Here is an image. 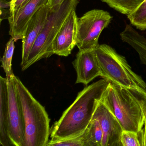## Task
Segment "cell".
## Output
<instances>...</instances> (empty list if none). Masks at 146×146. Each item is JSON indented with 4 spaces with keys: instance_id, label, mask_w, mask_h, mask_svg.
I'll use <instances>...</instances> for the list:
<instances>
[{
    "instance_id": "obj_19",
    "label": "cell",
    "mask_w": 146,
    "mask_h": 146,
    "mask_svg": "<svg viewBox=\"0 0 146 146\" xmlns=\"http://www.w3.org/2000/svg\"><path fill=\"white\" fill-rule=\"evenodd\" d=\"M141 106L144 116V125L138 133L141 146H146V93L137 90L129 89Z\"/></svg>"
},
{
    "instance_id": "obj_4",
    "label": "cell",
    "mask_w": 146,
    "mask_h": 146,
    "mask_svg": "<svg viewBox=\"0 0 146 146\" xmlns=\"http://www.w3.org/2000/svg\"><path fill=\"white\" fill-rule=\"evenodd\" d=\"M102 78L128 89L146 93V83L135 73L124 56L107 44H101L94 50Z\"/></svg>"
},
{
    "instance_id": "obj_2",
    "label": "cell",
    "mask_w": 146,
    "mask_h": 146,
    "mask_svg": "<svg viewBox=\"0 0 146 146\" xmlns=\"http://www.w3.org/2000/svg\"><path fill=\"white\" fill-rule=\"evenodd\" d=\"M100 102L117 119L123 130L138 133L143 128V112L129 90L110 82Z\"/></svg>"
},
{
    "instance_id": "obj_11",
    "label": "cell",
    "mask_w": 146,
    "mask_h": 146,
    "mask_svg": "<svg viewBox=\"0 0 146 146\" xmlns=\"http://www.w3.org/2000/svg\"><path fill=\"white\" fill-rule=\"evenodd\" d=\"M72 64L77 73L76 84L87 85L101 76V71L94 50L80 51L77 54Z\"/></svg>"
},
{
    "instance_id": "obj_15",
    "label": "cell",
    "mask_w": 146,
    "mask_h": 146,
    "mask_svg": "<svg viewBox=\"0 0 146 146\" xmlns=\"http://www.w3.org/2000/svg\"><path fill=\"white\" fill-rule=\"evenodd\" d=\"M85 133V146H102L103 132L97 119L92 118Z\"/></svg>"
},
{
    "instance_id": "obj_8",
    "label": "cell",
    "mask_w": 146,
    "mask_h": 146,
    "mask_svg": "<svg viewBox=\"0 0 146 146\" xmlns=\"http://www.w3.org/2000/svg\"><path fill=\"white\" fill-rule=\"evenodd\" d=\"M76 9L69 13L54 39L52 49L54 54L67 57L76 46L78 18Z\"/></svg>"
},
{
    "instance_id": "obj_6",
    "label": "cell",
    "mask_w": 146,
    "mask_h": 146,
    "mask_svg": "<svg viewBox=\"0 0 146 146\" xmlns=\"http://www.w3.org/2000/svg\"><path fill=\"white\" fill-rule=\"evenodd\" d=\"M112 19L109 13L98 9L88 11L78 19L76 46L79 50H95L100 45L102 31L108 27Z\"/></svg>"
},
{
    "instance_id": "obj_3",
    "label": "cell",
    "mask_w": 146,
    "mask_h": 146,
    "mask_svg": "<svg viewBox=\"0 0 146 146\" xmlns=\"http://www.w3.org/2000/svg\"><path fill=\"white\" fill-rule=\"evenodd\" d=\"M14 82L25 123V146H46L50 135V119L44 107L36 100L18 77Z\"/></svg>"
},
{
    "instance_id": "obj_14",
    "label": "cell",
    "mask_w": 146,
    "mask_h": 146,
    "mask_svg": "<svg viewBox=\"0 0 146 146\" xmlns=\"http://www.w3.org/2000/svg\"><path fill=\"white\" fill-rule=\"evenodd\" d=\"M123 42L129 44L137 52L140 61L146 66V37L138 33L131 25H126L120 34Z\"/></svg>"
},
{
    "instance_id": "obj_9",
    "label": "cell",
    "mask_w": 146,
    "mask_h": 146,
    "mask_svg": "<svg viewBox=\"0 0 146 146\" xmlns=\"http://www.w3.org/2000/svg\"><path fill=\"white\" fill-rule=\"evenodd\" d=\"M93 117L99 120L102 129L103 139L102 146H122V126L112 113L100 101Z\"/></svg>"
},
{
    "instance_id": "obj_20",
    "label": "cell",
    "mask_w": 146,
    "mask_h": 146,
    "mask_svg": "<svg viewBox=\"0 0 146 146\" xmlns=\"http://www.w3.org/2000/svg\"><path fill=\"white\" fill-rule=\"evenodd\" d=\"M85 130L81 134L62 139L49 141L46 146H85Z\"/></svg>"
},
{
    "instance_id": "obj_23",
    "label": "cell",
    "mask_w": 146,
    "mask_h": 146,
    "mask_svg": "<svg viewBox=\"0 0 146 146\" xmlns=\"http://www.w3.org/2000/svg\"><path fill=\"white\" fill-rule=\"evenodd\" d=\"M64 0H48V4L50 9H54L60 6Z\"/></svg>"
},
{
    "instance_id": "obj_22",
    "label": "cell",
    "mask_w": 146,
    "mask_h": 146,
    "mask_svg": "<svg viewBox=\"0 0 146 146\" xmlns=\"http://www.w3.org/2000/svg\"><path fill=\"white\" fill-rule=\"evenodd\" d=\"M27 1L28 0H10L11 7L10 8V17L9 18L14 16V14L26 3Z\"/></svg>"
},
{
    "instance_id": "obj_1",
    "label": "cell",
    "mask_w": 146,
    "mask_h": 146,
    "mask_svg": "<svg viewBox=\"0 0 146 146\" xmlns=\"http://www.w3.org/2000/svg\"><path fill=\"white\" fill-rule=\"evenodd\" d=\"M109 82L102 78L79 92L73 103L51 127V139L66 138L83 132L92 120L98 102Z\"/></svg>"
},
{
    "instance_id": "obj_17",
    "label": "cell",
    "mask_w": 146,
    "mask_h": 146,
    "mask_svg": "<svg viewBox=\"0 0 146 146\" xmlns=\"http://www.w3.org/2000/svg\"><path fill=\"white\" fill-rule=\"evenodd\" d=\"M15 42L13 38L10 39L6 44L4 55L1 59V66L5 72L6 78L7 80L14 75L12 68V61L15 49Z\"/></svg>"
},
{
    "instance_id": "obj_18",
    "label": "cell",
    "mask_w": 146,
    "mask_h": 146,
    "mask_svg": "<svg viewBox=\"0 0 146 146\" xmlns=\"http://www.w3.org/2000/svg\"><path fill=\"white\" fill-rule=\"evenodd\" d=\"M127 16L132 26L140 30H146V0L134 12Z\"/></svg>"
},
{
    "instance_id": "obj_16",
    "label": "cell",
    "mask_w": 146,
    "mask_h": 146,
    "mask_svg": "<svg viewBox=\"0 0 146 146\" xmlns=\"http://www.w3.org/2000/svg\"><path fill=\"white\" fill-rule=\"evenodd\" d=\"M111 8L124 15L134 12L144 0H101Z\"/></svg>"
},
{
    "instance_id": "obj_5",
    "label": "cell",
    "mask_w": 146,
    "mask_h": 146,
    "mask_svg": "<svg viewBox=\"0 0 146 146\" xmlns=\"http://www.w3.org/2000/svg\"><path fill=\"white\" fill-rule=\"evenodd\" d=\"M78 0H64L59 7L49 9L46 22L31 49L27 61L22 66L25 71L36 62L54 54L52 42L69 13L76 9Z\"/></svg>"
},
{
    "instance_id": "obj_21",
    "label": "cell",
    "mask_w": 146,
    "mask_h": 146,
    "mask_svg": "<svg viewBox=\"0 0 146 146\" xmlns=\"http://www.w3.org/2000/svg\"><path fill=\"white\" fill-rule=\"evenodd\" d=\"M121 142L122 146H141L138 133L131 131H123Z\"/></svg>"
},
{
    "instance_id": "obj_12",
    "label": "cell",
    "mask_w": 146,
    "mask_h": 146,
    "mask_svg": "<svg viewBox=\"0 0 146 146\" xmlns=\"http://www.w3.org/2000/svg\"><path fill=\"white\" fill-rule=\"evenodd\" d=\"M49 9L48 4L44 5L34 14L28 23L22 39L23 45L21 67L26 63L31 49L46 24Z\"/></svg>"
},
{
    "instance_id": "obj_10",
    "label": "cell",
    "mask_w": 146,
    "mask_h": 146,
    "mask_svg": "<svg viewBox=\"0 0 146 146\" xmlns=\"http://www.w3.org/2000/svg\"><path fill=\"white\" fill-rule=\"evenodd\" d=\"M48 0H28L14 14L8 19L10 25L9 34L15 42L23 39L28 23L34 14Z\"/></svg>"
},
{
    "instance_id": "obj_24",
    "label": "cell",
    "mask_w": 146,
    "mask_h": 146,
    "mask_svg": "<svg viewBox=\"0 0 146 146\" xmlns=\"http://www.w3.org/2000/svg\"><path fill=\"white\" fill-rule=\"evenodd\" d=\"M10 17V9L7 10L5 8H1V22L5 19L7 18L8 19Z\"/></svg>"
},
{
    "instance_id": "obj_25",
    "label": "cell",
    "mask_w": 146,
    "mask_h": 146,
    "mask_svg": "<svg viewBox=\"0 0 146 146\" xmlns=\"http://www.w3.org/2000/svg\"><path fill=\"white\" fill-rule=\"evenodd\" d=\"M1 8H8L9 9L11 7V2L10 1H7L6 0H1Z\"/></svg>"
},
{
    "instance_id": "obj_13",
    "label": "cell",
    "mask_w": 146,
    "mask_h": 146,
    "mask_svg": "<svg viewBox=\"0 0 146 146\" xmlns=\"http://www.w3.org/2000/svg\"><path fill=\"white\" fill-rule=\"evenodd\" d=\"M0 144L13 146L9 135V96L6 78L0 77Z\"/></svg>"
},
{
    "instance_id": "obj_7",
    "label": "cell",
    "mask_w": 146,
    "mask_h": 146,
    "mask_svg": "<svg viewBox=\"0 0 146 146\" xmlns=\"http://www.w3.org/2000/svg\"><path fill=\"white\" fill-rule=\"evenodd\" d=\"M7 80L9 96V128L13 146H26L25 123L21 102L13 76Z\"/></svg>"
}]
</instances>
